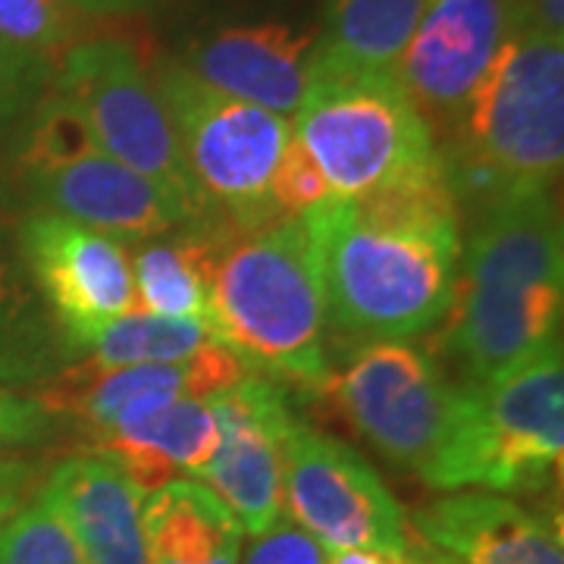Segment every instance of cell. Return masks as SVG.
<instances>
[{
	"mask_svg": "<svg viewBox=\"0 0 564 564\" xmlns=\"http://www.w3.org/2000/svg\"><path fill=\"white\" fill-rule=\"evenodd\" d=\"M0 380H7V377H3V373H0Z\"/></svg>",
	"mask_w": 564,
	"mask_h": 564,
	"instance_id": "obj_38",
	"label": "cell"
},
{
	"mask_svg": "<svg viewBox=\"0 0 564 564\" xmlns=\"http://www.w3.org/2000/svg\"><path fill=\"white\" fill-rule=\"evenodd\" d=\"M85 20L66 0H0V47L54 76L63 54L85 39Z\"/></svg>",
	"mask_w": 564,
	"mask_h": 564,
	"instance_id": "obj_24",
	"label": "cell"
},
{
	"mask_svg": "<svg viewBox=\"0 0 564 564\" xmlns=\"http://www.w3.org/2000/svg\"><path fill=\"white\" fill-rule=\"evenodd\" d=\"M79 543L85 564H148L141 496L101 455L63 462L41 489Z\"/></svg>",
	"mask_w": 564,
	"mask_h": 564,
	"instance_id": "obj_19",
	"label": "cell"
},
{
	"mask_svg": "<svg viewBox=\"0 0 564 564\" xmlns=\"http://www.w3.org/2000/svg\"><path fill=\"white\" fill-rule=\"evenodd\" d=\"M317 392H326L380 455L423 484L458 417V383L408 339L364 343Z\"/></svg>",
	"mask_w": 564,
	"mask_h": 564,
	"instance_id": "obj_10",
	"label": "cell"
},
{
	"mask_svg": "<svg viewBox=\"0 0 564 564\" xmlns=\"http://www.w3.org/2000/svg\"><path fill=\"white\" fill-rule=\"evenodd\" d=\"M210 326L202 321H176L151 311H129L117 321L91 333L79 351H85V367L110 370L132 364H176L192 358L210 343Z\"/></svg>",
	"mask_w": 564,
	"mask_h": 564,
	"instance_id": "obj_23",
	"label": "cell"
},
{
	"mask_svg": "<svg viewBox=\"0 0 564 564\" xmlns=\"http://www.w3.org/2000/svg\"><path fill=\"white\" fill-rule=\"evenodd\" d=\"M251 540L254 543L242 549L239 564H326V555H329L311 533L292 524L285 514H280L261 536H251Z\"/></svg>",
	"mask_w": 564,
	"mask_h": 564,
	"instance_id": "obj_27",
	"label": "cell"
},
{
	"mask_svg": "<svg viewBox=\"0 0 564 564\" xmlns=\"http://www.w3.org/2000/svg\"><path fill=\"white\" fill-rule=\"evenodd\" d=\"M421 545V558L423 564H458L455 558H448V555H443V552H436V549H430V545Z\"/></svg>",
	"mask_w": 564,
	"mask_h": 564,
	"instance_id": "obj_36",
	"label": "cell"
},
{
	"mask_svg": "<svg viewBox=\"0 0 564 564\" xmlns=\"http://www.w3.org/2000/svg\"><path fill=\"white\" fill-rule=\"evenodd\" d=\"M207 402L220 443L198 480L236 514L245 536H261L282 514L285 436L295 414L263 377H242Z\"/></svg>",
	"mask_w": 564,
	"mask_h": 564,
	"instance_id": "obj_14",
	"label": "cell"
},
{
	"mask_svg": "<svg viewBox=\"0 0 564 564\" xmlns=\"http://www.w3.org/2000/svg\"><path fill=\"white\" fill-rule=\"evenodd\" d=\"M326 321L351 343L414 339L448 317L462 232L452 180L367 202L326 198L304 214Z\"/></svg>",
	"mask_w": 564,
	"mask_h": 564,
	"instance_id": "obj_1",
	"label": "cell"
},
{
	"mask_svg": "<svg viewBox=\"0 0 564 564\" xmlns=\"http://www.w3.org/2000/svg\"><path fill=\"white\" fill-rule=\"evenodd\" d=\"M20 170L41 210L113 239H158L192 223L166 188L101 151L79 113L54 91L22 132Z\"/></svg>",
	"mask_w": 564,
	"mask_h": 564,
	"instance_id": "obj_8",
	"label": "cell"
},
{
	"mask_svg": "<svg viewBox=\"0 0 564 564\" xmlns=\"http://www.w3.org/2000/svg\"><path fill=\"white\" fill-rule=\"evenodd\" d=\"M245 377V364L217 339L198 348L192 358L176 364H132V367H110L91 370L76 364L61 373L54 383L39 395L44 411L54 417H73L82 423L91 440L110 430L126 404L144 395H188V399H210L223 389L236 386Z\"/></svg>",
	"mask_w": 564,
	"mask_h": 564,
	"instance_id": "obj_16",
	"label": "cell"
},
{
	"mask_svg": "<svg viewBox=\"0 0 564 564\" xmlns=\"http://www.w3.org/2000/svg\"><path fill=\"white\" fill-rule=\"evenodd\" d=\"M564 455L562 339L480 383H458V417L426 486L458 492H543Z\"/></svg>",
	"mask_w": 564,
	"mask_h": 564,
	"instance_id": "obj_6",
	"label": "cell"
},
{
	"mask_svg": "<svg viewBox=\"0 0 564 564\" xmlns=\"http://www.w3.org/2000/svg\"><path fill=\"white\" fill-rule=\"evenodd\" d=\"M32 480V467L22 462L0 458V492H22V486Z\"/></svg>",
	"mask_w": 564,
	"mask_h": 564,
	"instance_id": "obj_33",
	"label": "cell"
},
{
	"mask_svg": "<svg viewBox=\"0 0 564 564\" xmlns=\"http://www.w3.org/2000/svg\"><path fill=\"white\" fill-rule=\"evenodd\" d=\"M474 226L458 258L445 345L462 383H480L558 339L564 242L552 188H505L467 204Z\"/></svg>",
	"mask_w": 564,
	"mask_h": 564,
	"instance_id": "obj_2",
	"label": "cell"
},
{
	"mask_svg": "<svg viewBox=\"0 0 564 564\" xmlns=\"http://www.w3.org/2000/svg\"><path fill=\"white\" fill-rule=\"evenodd\" d=\"M210 245V333L239 361L258 364L307 389L329 377L323 351V282L304 217L223 232L202 229Z\"/></svg>",
	"mask_w": 564,
	"mask_h": 564,
	"instance_id": "obj_3",
	"label": "cell"
},
{
	"mask_svg": "<svg viewBox=\"0 0 564 564\" xmlns=\"http://www.w3.org/2000/svg\"><path fill=\"white\" fill-rule=\"evenodd\" d=\"M54 76L47 69H41L35 63L22 61L17 54H10L7 47H0V129L22 117L32 98Z\"/></svg>",
	"mask_w": 564,
	"mask_h": 564,
	"instance_id": "obj_28",
	"label": "cell"
},
{
	"mask_svg": "<svg viewBox=\"0 0 564 564\" xmlns=\"http://www.w3.org/2000/svg\"><path fill=\"white\" fill-rule=\"evenodd\" d=\"M69 7H76L82 17H126L144 10L151 0H66Z\"/></svg>",
	"mask_w": 564,
	"mask_h": 564,
	"instance_id": "obj_32",
	"label": "cell"
},
{
	"mask_svg": "<svg viewBox=\"0 0 564 564\" xmlns=\"http://www.w3.org/2000/svg\"><path fill=\"white\" fill-rule=\"evenodd\" d=\"M514 22V0H423L395 76L433 135L436 129L455 132L464 104Z\"/></svg>",
	"mask_w": 564,
	"mask_h": 564,
	"instance_id": "obj_12",
	"label": "cell"
},
{
	"mask_svg": "<svg viewBox=\"0 0 564 564\" xmlns=\"http://www.w3.org/2000/svg\"><path fill=\"white\" fill-rule=\"evenodd\" d=\"M518 3V13H521V7H524V0H514Z\"/></svg>",
	"mask_w": 564,
	"mask_h": 564,
	"instance_id": "obj_37",
	"label": "cell"
},
{
	"mask_svg": "<svg viewBox=\"0 0 564 564\" xmlns=\"http://www.w3.org/2000/svg\"><path fill=\"white\" fill-rule=\"evenodd\" d=\"M51 430V414L39 399L0 389V448L39 443Z\"/></svg>",
	"mask_w": 564,
	"mask_h": 564,
	"instance_id": "obj_29",
	"label": "cell"
},
{
	"mask_svg": "<svg viewBox=\"0 0 564 564\" xmlns=\"http://www.w3.org/2000/svg\"><path fill=\"white\" fill-rule=\"evenodd\" d=\"M51 85L79 113L101 151L166 188L188 220L204 229L202 195L188 176L176 126L129 41H76L63 54Z\"/></svg>",
	"mask_w": 564,
	"mask_h": 564,
	"instance_id": "obj_9",
	"label": "cell"
},
{
	"mask_svg": "<svg viewBox=\"0 0 564 564\" xmlns=\"http://www.w3.org/2000/svg\"><path fill=\"white\" fill-rule=\"evenodd\" d=\"M207 263H210V245L204 232L188 236L182 242L144 245L132 263L141 311L176 317V321H202L210 326Z\"/></svg>",
	"mask_w": 564,
	"mask_h": 564,
	"instance_id": "obj_22",
	"label": "cell"
},
{
	"mask_svg": "<svg viewBox=\"0 0 564 564\" xmlns=\"http://www.w3.org/2000/svg\"><path fill=\"white\" fill-rule=\"evenodd\" d=\"M518 22L540 29L545 35L564 39V0H524Z\"/></svg>",
	"mask_w": 564,
	"mask_h": 564,
	"instance_id": "obj_30",
	"label": "cell"
},
{
	"mask_svg": "<svg viewBox=\"0 0 564 564\" xmlns=\"http://www.w3.org/2000/svg\"><path fill=\"white\" fill-rule=\"evenodd\" d=\"M148 564H239L245 530L198 480H173L141 499Z\"/></svg>",
	"mask_w": 564,
	"mask_h": 564,
	"instance_id": "obj_20",
	"label": "cell"
},
{
	"mask_svg": "<svg viewBox=\"0 0 564 564\" xmlns=\"http://www.w3.org/2000/svg\"><path fill=\"white\" fill-rule=\"evenodd\" d=\"M20 248L73 348L110 321L139 311L132 261L122 239L39 210L22 223Z\"/></svg>",
	"mask_w": 564,
	"mask_h": 564,
	"instance_id": "obj_13",
	"label": "cell"
},
{
	"mask_svg": "<svg viewBox=\"0 0 564 564\" xmlns=\"http://www.w3.org/2000/svg\"><path fill=\"white\" fill-rule=\"evenodd\" d=\"M326 564H423L421 545L411 543L404 552H373V549H348V552H329Z\"/></svg>",
	"mask_w": 564,
	"mask_h": 564,
	"instance_id": "obj_31",
	"label": "cell"
},
{
	"mask_svg": "<svg viewBox=\"0 0 564 564\" xmlns=\"http://www.w3.org/2000/svg\"><path fill=\"white\" fill-rule=\"evenodd\" d=\"M445 163L458 204L552 188L564 163V39L514 22L464 104Z\"/></svg>",
	"mask_w": 564,
	"mask_h": 564,
	"instance_id": "obj_5",
	"label": "cell"
},
{
	"mask_svg": "<svg viewBox=\"0 0 564 564\" xmlns=\"http://www.w3.org/2000/svg\"><path fill=\"white\" fill-rule=\"evenodd\" d=\"M0 564H85L79 543L54 502L39 499L22 505L0 533Z\"/></svg>",
	"mask_w": 564,
	"mask_h": 564,
	"instance_id": "obj_25",
	"label": "cell"
},
{
	"mask_svg": "<svg viewBox=\"0 0 564 564\" xmlns=\"http://www.w3.org/2000/svg\"><path fill=\"white\" fill-rule=\"evenodd\" d=\"M20 508H22V492H0V533H3L7 521H10Z\"/></svg>",
	"mask_w": 564,
	"mask_h": 564,
	"instance_id": "obj_35",
	"label": "cell"
},
{
	"mask_svg": "<svg viewBox=\"0 0 564 564\" xmlns=\"http://www.w3.org/2000/svg\"><path fill=\"white\" fill-rule=\"evenodd\" d=\"M282 514L326 552L411 549L402 505L358 448L292 421L282 464Z\"/></svg>",
	"mask_w": 564,
	"mask_h": 564,
	"instance_id": "obj_11",
	"label": "cell"
},
{
	"mask_svg": "<svg viewBox=\"0 0 564 564\" xmlns=\"http://www.w3.org/2000/svg\"><path fill=\"white\" fill-rule=\"evenodd\" d=\"M292 135L333 198L367 202L448 182L445 151L395 73L326 57L314 47Z\"/></svg>",
	"mask_w": 564,
	"mask_h": 564,
	"instance_id": "obj_4",
	"label": "cell"
},
{
	"mask_svg": "<svg viewBox=\"0 0 564 564\" xmlns=\"http://www.w3.org/2000/svg\"><path fill=\"white\" fill-rule=\"evenodd\" d=\"M0 321H3V299H0ZM22 370H25V364L17 355V348H7L3 336H0V373L7 380H13V377H22Z\"/></svg>",
	"mask_w": 564,
	"mask_h": 564,
	"instance_id": "obj_34",
	"label": "cell"
},
{
	"mask_svg": "<svg viewBox=\"0 0 564 564\" xmlns=\"http://www.w3.org/2000/svg\"><path fill=\"white\" fill-rule=\"evenodd\" d=\"M154 85L202 195L204 229L248 232L282 220L270 180L292 141L289 120L204 85L185 63L163 61Z\"/></svg>",
	"mask_w": 564,
	"mask_h": 564,
	"instance_id": "obj_7",
	"label": "cell"
},
{
	"mask_svg": "<svg viewBox=\"0 0 564 564\" xmlns=\"http://www.w3.org/2000/svg\"><path fill=\"white\" fill-rule=\"evenodd\" d=\"M326 198H329V188H326V180L321 176L317 163L311 161L302 141L292 135L289 148L282 151L280 166L270 180V202L282 220H292V217H304L307 210H314Z\"/></svg>",
	"mask_w": 564,
	"mask_h": 564,
	"instance_id": "obj_26",
	"label": "cell"
},
{
	"mask_svg": "<svg viewBox=\"0 0 564 564\" xmlns=\"http://www.w3.org/2000/svg\"><path fill=\"white\" fill-rule=\"evenodd\" d=\"M314 44V29H292L285 22L226 25L192 41L185 66L229 98L292 117L304 95Z\"/></svg>",
	"mask_w": 564,
	"mask_h": 564,
	"instance_id": "obj_17",
	"label": "cell"
},
{
	"mask_svg": "<svg viewBox=\"0 0 564 564\" xmlns=\"http://www.w3.org/2000/svg\"><path fill=\"white\" fill-rule=\"evenodd\" d=\"M220 443V426L207 399L144 395L126 404L110 430L95 436V455L120 467V474L148 492L185 477H202Z\"/></svg>",
	"mask_w": 564,
	"mask_h": 564,
	"instance_id": "obj_15",
	"label": "cell"
},
{
	"mask_svg": "<svg viewBox=\"0 0 564 564\" xmlns=\"http://www.w3.org/2000/svg\"><path fill=\"white\" fill-rule=\"evenodd\" d=\"M411 530L458 564H564L558 521L499 492L458 489L421 508Z\"/></svg>",
	"mask_w": 564,
	"mask_h": 564,
	"instance_id": "obj_18",
	"label": "cell"
},
{
	"mask_svg": "<svg viewBox=\"0 0 564 564\" xmlns=\"http://www.w3.org/2000/svg\"><path fill=\"white\" fill-rule=\"evenodd\" d=\"M421 10L423 0H326L323 39L314 47L336 61L395 73Z\"/></svg>",
	"mask_w": 564,
	"mask_h": 564,
	"instance_id": "obj_21",
	"label": "cell"
}]
</instances>
